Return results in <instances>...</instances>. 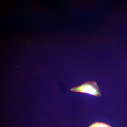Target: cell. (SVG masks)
Returning a JSON list of instances; mask_svg holds the SVG:
<instances>
[{"instance_id": "1", "label": "cell", "mask_w": 127, "mask_h": 127, "mask_svg": "<svg viewBox=\"0 0 127 127\" xmlns=\"http://www.w3.org/2000/svg\"><path fill=\"white\" fill-rule=\"evenodd\" d=\"M70 90L75 92L87 93L98 97L101 95L97 84L94 81L85 82L80 86L71 88Z\"/></svg>"}, {"instance_id": "2", "label": "cell", "mask_w": 127, "mask_h": 127, "mask_svg": "<svg viewBox=\"0 0 127 127\" xmlns=\"http://www.w3.org/2000/svg\"><path fill=\"white\" fill-rule=\"evenodd\" d=\"M89 127H112L104 123L95 122L91 124Z\"/></svg>"}]
</instances>
